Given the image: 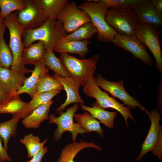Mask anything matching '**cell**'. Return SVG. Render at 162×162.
Returning <instances> with one entry per match:
<instances>
[{"label": "cell", "mask_w": 162, "mask_h": 162, "mask_svg": "<svg viewBox=\"0 0 162 162\" xmlns=\"http://www.w3.org/2000/svg\"><path fill=\"white\" fill-rule=\"evenodd\" d=\"M153 154L159 159H162V127L160 125L157 141L152 150Z\"/></svg>", "instance_id": "35"}, {"label": "cell", "mask_w": 162, "mask_h": 162, "mask_svg": "<svg viewBox=\"0 0 162 162\" xmlns=\"http://www.w3.org/2000/svg\"><path fill=\"white\" fill-rule=\"evenodd\" d=\"M112 43L116 46L131 52L134 57L148 66L153 64V60L146 46L135 36H128L117 34Z\"/></svg>", "instance_id": "12"}, {"label": "cell", "mask_w": 162, "mask_h": 162, "mask_svg": "<svg viewBox=\"0 0 162 162\" xmlns=\"http://www.w3.org/2000/svg\"><path fill=\"white\" fill-rule=\"evenodd\" d=\"M140 22L156 28L162 25V14L158 12L149 0H139L133 9Z\"/></svg>", "instance_id": "13"}, {"label": "cell", "mask_w": 162, "mask_h": 162, "mask_svg": "<svg viewBox=\"0 0 162 162\" xmlns=\"http://www.w3.org/2000/svg\"><path fill=\"white\" fill-rule=\"evenodd\" d=\"M87 148H94L99 151L102 150L100 146L93 142H73L67 144L62 150L57 162H74V158L77 154L81 150Z\"/></svg>", "instance_id": "19"}, {"label": "cell", "mask_w": 162, "mask_h": 162, "mask_svg": "<svg viewBox=\"0 0 162 162\" xmlns=\"http://www.w3.org/2000/svg\"><path fill=\"white\" fill-rule=\"evenodd\" d=\"M46 50L43 43L41 41L25 47L22 56L24 64L34 65L42 61Z\"/></svg>", "instance_id": "23"}, {"label": "cell", "mask_w": 162, "mask_h": 162, "mask_svg": "<svg viewBox=\"0 0 162 162\" xmlns=\"http://www.w3.org/2000/svg\"><path fill=\"white\" fill-rule=\"evenodd\" d=\"M77 6L89 16L91 22L97 29L98 40L112 43L117 34L106 22L105 14L108 10L106 5L100 0H88Z\"/></svg>", "instance_id": "3"}, {"label": "cell", "mask_w": 162, "mask_h": 162, "mask_svg": "<svg viewBox=\"0 0 162 162\" xmlns=\"http://www.w3.org/2000/svg\"><path fill=\"white\" fill-rule=\"evenodd\" d=\"M12 95L6 93L0 86V104L8 100Z\"/></svg>", "instance_id": "38"}, {"label": "cell", "mask_w": 162, "mask_h": 162, "mask_svg": "<svg viewBox=\"0 0 162 162\" xmlns=\"http://www.w3.org/2000/svg\"><path fill=\"white\" fill-rule=\"evenodd\" d=\"M53 76L62 84L67 94V98L64 102L56 110L59 114L63 112L65 107L71 104H85L79 94V90L81 85L78 81L70 76L64 77L55 74Z\"/></svg>", "instance_id": "14"}, {"label": "cell", "mask_w": 162, "mask_h": 162, "mask_svg": "<svg viewBox=\"0 0 162 162\" xmlns=\"http://www.w3.org/2000/svg\"><path fill=\"white\" fill-rule=\"evenodd\" d=\"M54 102L51 100L33 110L30 114L22 121L23 125L27 128H39L42 122L48 118L50 107Z\"/></svg>", "instance_id": "20"}, {"label": "cell", "mask_w": 162, "mask_h": 162, "mask_svg": "<svg viewBox=\"0 0 162 162\" xmlns=\"http://www.w3.org/2000/svg\"><path fill=\"white\" fill-rule=\"evenodd\" d=\"M64 90V87L61 83L47 73L44 74L40 80L37 86L35 95L43 92L54 90L61 91Z\"/></svg>", "instance_id": "31"}, {"label": "cell", "mask_w": 162, "mask_h": 162, "mask_svg": "<svg viewBox=\"0 0 162 162\" xmlns=\"http://www.w3.org/2000/svg\"><path fill=\"white\" fill-rule=\"evenodd\" d=\"M60 91L54 90L43 92L36 94L29 102V106L32 111L38 106L45 104L52 100V98L59 94Z\"/></svg>", "instance_id": "34"}, {"label": "cell", "mask_w": 162, "mask_h": 162, "mask_svg": "<svg viewBox=\"0 0 162 162\" xmlns=\"http://www.w3.org/2000/svg\"><path fill=\"white\" fill-rule=\"evenodd\" d=\"M26 78L25 74L0 66V86L9 94H14Z\"/></svg>", "instance_id": "17"}, {"label": "cell", "mask_w": 162, "mask_h": 162, "mask_svg": "<svg viewBox=\"0 0 162 162\" xmlns=\"http://www.w3.org/2000/svg\"><path fill=\"white\" fill-rule=\"evenodd\" d=\"M4 23L10 34L9 47L13 56L11 70L17 73L25 74L32 73V70L25 67L22 58L25 48L22 35L24 29L19 23L16 13H11L4 19Z\"/></svg>", "instance_id": "2"}, {"label": "cell", "mask_w": 162, "mask_h": 162, "mask_svg": "<svg viewBox=\"0 0 162 162\" xmlns=\"http://www.w3.org/2000/svg\"><path fill=\"white\" fill-rule=\"evenodd\" d=\"M151 121V126L147 136L141 146V150L136 160L139 161L148 152L152 151L158 139L160 125V121L161 113L155 109L146 113Z\"/></svg>", "instance_id": "15"}, {"label": "cell", "mask_w": 162, "mask_h": 162, "mask_svg": "<svg viewBox=\"0 0 162 162\" xmlns=\"http://www.w3.org/2000/svg\"><path fill=\"white\" fill-rule=\"evenodd\" d=\"M79 107L78 103H75L72 106L68 108L65 112H63L60 116L56 117L53 114L49 116V124L54 123L57 128L54 131V136L56 141L60 140L63 134L67 131L72 134V139L75 141L79 134L83 135L86 133L78 123H74V118L75 112Z\"/></svg>", "instance_id": "7"}, {"label": "cell", "mask_w": 162, "mask_h": 162, "mask_svg": "<svg viewBox=\"0 0 162 162\" xmlns=\"http://www.w3.org/2000/svg\"><path fill=\"white\" fill-rule=\"evenodd\" d=\"M97 33L96 28L91 22L83 25L69 34H66L61 41L87 40Z\"/></svg>", "instance_id": "25"}, {"label": "cell", "mask_w": 162, "mask_h": 162, "mask_svg": "<svg viewBox=\"0 0 162 162\" xmlns=\"http://www.w3.org/2000/svg\"><path fill=\"white\" fill-rule=\"evenodd\" d=\"M62 22L59 20L48 19L43 25L33 29L24 30L22 35L25 47L34 41L42 42L46 50L52 49L61 42L65 34Z\"/></svg>", "instance_id": "1"}, {"label": "cell", "mask_w": 162, "mask_h": 162, "mask_svg": "<svg viewBox=\"0 0 162 162\" xmlns=\"http://www.w3.org/2000/svg\"><path fill=\"white\" fill-rule=\"evenodd\" d=\"M32 112L29 102L23 101L18 95L13 94L0 104V115L11 114L13 117L19 119L26 118Z\"/></svg>", "instance_id": "16"}, {"label": "cell", "mask_w": 162, "mask_h": 162, "mask_svg": "<svg viewBox=\"0 0 162 162\" xmlns=\"http://www.w3.org/2000/svg\"><path fill=\"white\" fill-rule=\"evenodd\" d=\"M4 21V19L2 17L1 15H0V26L1 23Z\"/></svg>", "instance_id": "40"}, {"label": "cell", "mask_w": 162, "mask_h": 162, "mask_svg": "<svg viewBox=\"0 0 162 162\" xmlns=\"http://www.w3.org/2000/svg\"><path fill=\"white\" fill-rule=\"evenodd\" d=\"M48 140V139L46 138L40 142V139L38 136L30 133L20 139V142L25 146L27 150V156L30 158L43 149Z\"/></svg>", "instance_id": "28"}, {"label": "cell", "mask_w": 162, "mask_h": 162, "mask_svg": "<svg viewBox=\"0 0 162 162\" xmlns=\"http://www.w3.org/2000/svg\"><path fill=\"white\" fill-rule=\"evenodd\" d=\"M48 19L57 20L67 0H38Z\"/></svg>", "instance_id": "27"}, {"label": "cell", "mask_w": 162, "mask_h": 162, "mask_svg": "<svg viewBox=\"0 0 162 162\" xmlns=\"http://www.w3.org/2000/svg\"><path fill=\"white\" fill-rule=\"evenodd\" d=\"M5 27L4 21L0 26V66L9 68L13 63V56L9 46L4 39Z\"/></svg>", "instance_id": "30"}, {"label": "cell", "mask_w": 162, "mask_h": 162, "mask_svg": "<svg viewBox=\"0 0 162 162\" xmlns=\"http://www.w3.org/2000/svg\"><path fill=\"white\" fill-rule=\"evenodd\" d=\"M88 40L61 41L56 45L53 51L60 53H70L77 54L84 58L89 52Z\"/></svg>", "instance_id": "21"}, {"label": "cell", "mask_w": 162, "mask_h": 162, "mask_svg": "<svg viewBox=\"0 0 162 162\" xmlns=\"http://www.w3.org/2000/svg\"><path fill=\"white\" fill-rule=\"evenodd\" d=\"M151 2L157 10L162 14V0H152Z\"/></svg>", "instance_id": "39"}, {"label": "cell", "mask_w": 162, "mask_h": 162, "mask_svg": "<svg viewBox=\"0 0 162 162\" xmlns=\"http://www.w3.org/2000/svg\"><path fill=\"white\" fill-rule=\"evenodd\" d=\"M48 152V147L44 146L39 152L34 156L30 160L27 162H41L43 158Z\"/></svg>", "instance_id": "36"}, {"label": "cell", "mask_w": 162, "mask_h": 162, "mask_svg": "<svg viewBox=\"0 0 162 162\" xmlns=\"http://www.w3.org/2000/svg\"><path fill=\"white\" fill-rule=\"evenodd\" d=\"M105 19L107 24L118 34L128 36H135L139 22L133 9L122 11L108 10Z\"/></svg>", "instance_id": "6"}, {"label": "cell", "mask_w": 162, "mask_h": 162, "mask_svg": "<svg viewBox=\"0 0 162 162\" xmlns=\"http://www.w3.org/2000/svg\"><path fill=\"white\" fill-rule=\"evenodd\" d=\"M19 120L13 117L11 119L0 123V137L3 141L4 147L7 151L10 139L16 135Z\"/></svg>", "instance_id": "29"}, {"label": "cell", "mask_w": 162, "mask_h": 162, "mask_svg": "<svg viewBox=\"0 0 162 162\" xmlns=\"http://www.w3.org/2000/svg\"><path fill=\"white\" fill-rule=\"evenodd\" d=\"M74 117L86 133L95 131L100 136L104 137V130L100 125V122L93 118L89 112L86 111L82 114H75Z\"/></svg>", "instance_id": "24"}, {"label": "cell", "mask_w": 162, "mask_h": 162, "mask_svg": "<svg viewBox=\"0 0 162 162\" xmlns=\"http://www.w3.org/2000/svg\"><path fill=\"white\" fill-rule=\"evenodd\" d=\"M52 49L46 50L42 60L48 70L62 77L70 76L59 58L55 54Z\"/></svg>", "instance_id": "26"}, {"label": "cell", "mask_w": 162, "mask_h": 162, "mask_svg": "<svg viewBox=\"0 0 162 162\" xmlns=\"http://www.w3.org/2000/svg\"><path fill=\"white\" fill-rule=\"evenodd\" d=\"M24 9L16 11L17 18L24 30L36 28L43 25L48 19L38 0H24Z\"/></svg>", "instance_id": "9"}, {"label": "cell", "mask_w": 162, "mask_h": 162, "mask_svg": "<svg viewBox=\"0 0 162 162\" xmlns=\"http://www.w3.org/2000/svg\"><path fill=\"white\" fill-rule=\"evenodd\" d=\"M136 37L149 49L155 60V66L162 73V52L159 31L153 26L139 22L136 29Z\"/></svg>", "instance_id": "8"}, {"label": "cell", "mask_w": 162, "mask_h": 162, "mask_svg": "<svg viewBox=\"0 0 162 162\" xmlns=\"http://www.w3.org/2000/svg\"><path fill=\"white\" fill-rule=\"evenodd\" d=\"M80 105L82 110L89 112L93 118L99 120L100 123L104 124L107 128L112 129L114 127V121L117 114L116 111H107L93 104L92 107L82 104Z\"/></svg>", "instance_id": "22"}, {"label": "cell", "mask_w": 162, "mask_h": 162, "mask_svg": "<svg viewBox=\"0 0 162 162\" xmlns=\"http://www.w3.org/2000/svg\"><path fill=\"white\" fill-rule=\"evenodd\" d=\"M26 5L24 0H0L1 15L4 19L13 11L23 10Z\"/></svg>", "instance_id": "32"}, {"label": "cell", "mask_w": 162, "mask_h": 162, "mask_svg": "<svg viewBox=\"0 0 162 162\" xmlns=\"http://www.w3.org/2000/svg\"><path fill=\"white\" fill-rule=\"evenodd\" d=\"M0 15H1V10H0Z\"/></svg>", "instance_id": "42"}, {"label": "cell", "mask_w": 162, "mask_h": 162, "mask_svg": "<svg viewBox=\"0 0 162 162\" xmlns=\"http://www.w3.org/2000/svg\"><path fill=\"white\" fill-rule=\"evenodd\" d=\"M99 57L98 54L89 58L80 59L63 53H61L59 59L70 76L84 86L89 79L94 77Z\"/></svg>", "instance_id": "4"}, {"label": "cell", "mask_w": 162, "mask_h": 162, "mask_svg": "<svg viewBox=\"0 0 162 162\" xmlns=\"http://www.w3.org/2000/svg\"><path fill=\"white\" fill-rule=\"evenodd\" d=\"M0 162H5L2 161L1 159H0Z\"/></svg>", "instance_id": "41"}, {"label": "cell", "mask_w": 162, "mask_h": 162, "mask_svg": "<svg viewBox=\"0 0 162 162\" xmlns=\"http://www.w3.org/2000/svg\"><path fill=\"white\" fill-rule=\"evenodd\" d=\"M94 78L99 87L107 91L113 97L121 100L125 105L134 109L138 107L146 113L148 111L137 100L126 92L122 80L118 82L110 81L105 79L100 74H98Z\"/></svg>", "instance_id": "11"}, {"label": "cell", "mask_w": 162, "mask_h": 162, "mask_svg": "<svg viewBox=\"0 0 162 162\" xmlns=\"http://www.w3.org/2000/svg\"><path fill=\"white\" fill-rule=\"evenodd\" d=\"M58 19L62 22L65 32L70 33L83 25L91 22L87 14L79 9L74 1H68Z\"/></svg>", "instance_id": "10"}, {"label": "cell", "mask_w": 162, "mask_h": 162, "mask_svg": "<svg viewBox=\"0 0 162 162\" xmlns=\"http://www.w3.org/2000/svg\"><path fill=\"white\" fill-rule=\"evenodd\" d=\"M111 10L122 11L133 9L139 0H100Z\"/></svg>", "instance_id": "33"}, {"label": "cell", "mask_w": 162, "mask_h": 162, "mask_svg": "<svg viewBox=\"0 0 162 162\" xmlns=\"http://www.w3.org/2000/svg\"><path fill=\"white\" fill-rule=\"evenodd\" d=\"M31 75L26 78L24 82L18 90L14 94L19 95L22 93H26L32 98L35 95L38 84L42 76L48 73L49 70L42 61L34 65Z\"/></svg>", "instance_id": "18"}, {"label": "cell", "mask_w": 162, "mask_h": 162, "mask_svg": "<svg viewBox=\"0 0 162 162\" xmlns=\"http://www.w3.org/2000/svg\"><path fill=\"white\" fill-rule=\"evenodd\" d=\"M0 159L2 161L10 162L12 161L11 158L8 155V152L3 146L2 139L0 137Z\"/></svg>", "instance_id": "37"}, {"label": "cell", "mask_w": 162, "mask_h": 162, "mask_svg": "<svg viewBox=\"0 0 162 162\" xmlns=\"http://www.w3.org/2000/svg\"><path fill=\"white\" fill-rule=\"evenodd\" d=\"M83 87L84 94L88 97L96 99L95 102L93 104L104 109L111 108L116 110L124 118L127 126L128 125L129 118L135 121L131 112V108L128 106H124L106 92L102 91L97 84L94 77L89 79Z\"/></svg>", "instance_id": "5"}]
</instances>
